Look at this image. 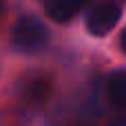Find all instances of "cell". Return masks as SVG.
<instances>
[{"mask_svg":"<svg viewBox=\"0 0 126 126\" xmlns=\"http://www.w3.org/2000/svg\"><path fill=\"white\" fill-rule=\"evenodd\" d=\"M84 4L86 0H44V11L55 22H69Z\"/></svg>","mask_w":126,"mask_h":126,"instance_id":"cell-4","label":"cell"},{"mask_svg":"<svg viewBox=\"0 0 126 126\" xmlns=\"http://www.w3.org/2000/svg\"><path fill=\"white\" fill-rule=\"evenodd\" d=\"M120 47H122V51L126 53V29L122 31V35H120Z\"/></svg>","mask_w":126,"mask_h":126,"instance_id":"cell-7","label":"cell"},{"mask_svg":"<svg viewBox=\"0 0 126 126\" xmlns=\"http://www.w3.org/2000/svg\"><path fill=\"white\" fill-rule=\"evenodd\" d=\"M51 91H53L51 78H47V75H35V78H31V80L24 84V89H22V100H24V104H29V106H42V104L51 97Z\"/></svg>","mask_w":126,"mask_h":126,"instance_id":"cell-3","label":"cell"},{"mask_svg":"<svg viewBox=\"0 0 126 126\" xmlns=\"http://www.w3.org/2000/svg\"><path fill=\"white\" fill-rule=\"evenodd\" d=\"M47 42H49V29L44 27L42 20H38L31 13L18 18V22L13 24V31H11V44L18 51H22V53H35Z\"/></svg>","mask_w":126,"mask_h":126,"instance_id":"cell-1","label":"cell"},{"mask_svg":"<svg viewBox=\"0 0 126 126\" xmlns=\"http://www.w3.org/2000/svg\"><path fill=\"white\" fill-rule=\"evenodd\" d=\"M4 16H7V4H4V0H0V22L4 20Z\"/></svg>","mask_w":126,"mask_h":126,"instance_id":"cell-6","label":"cell"},{"mask_svg":"<svg viewBox=\"0 0 126 126\" xmlns=\"http://www.w3.org/2000/svg\"><path fill=\"white\" fill-rule=\"evenodd\" d=\"M106 93H109V97H111L113 104L126 106V71H117V73H113L109 78Z\"/></svg>","mask_w":126,"mask_h":126,"instance_id":"cell-5","label":"cell"},{"mask_svg":"<svg viewBox=\"0 0 126 126\" xmlns=\"http://www.w3.org/2000/svg\"><path fill=\"white\" fill-rule=\"evenodd\" d=\"M120 16H122L120 4H115V2H100V4H95L89 11V16H86V29L93 35H106L111 29H115Z\"/></svg>","mask_w":126,"mask_h":126,"instance_id":"cell-2","label":"cell"}]
</instances>
